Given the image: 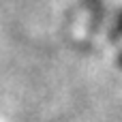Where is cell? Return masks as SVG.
Wrapping results in <instances>:
<instances>
[{"mask_svg": "<svg viewBox=\"0 0 122 122\" xmlns=\"http://www.w3.org/2000/svg\"><path fill=\"white\" fill-rule=\"evenodd\" d=\"M120 62H122V58H120Z\"/></svg>", "mask_w": 122, "mask_h": 122, "instance_id": "6da1fadb", "label": "cell"}]
</instances>
